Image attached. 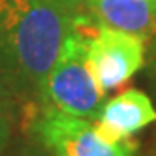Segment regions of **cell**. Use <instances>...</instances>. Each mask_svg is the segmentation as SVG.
I'll list each match as a JSON object with an SVG mask.
<instances>
[{
	"label": "cell",
	"mask_w": 156,
	"mask_h": 156,
	"mask_svg": "<svg viewBox=\"0 0 156 156\" xmlns=\"http://www.w3.org/2000/svg\"><path fill=\"white\" fill-rule=\"evenodd\" d=\"M73 15L51 0H0V75L19 100L38 98Z\"/></svg>",
	"instance_id": "obj_1"
},
{
	"label": "cell",
	"mask_w": 156,
	"mask_h": 156,
	"mask_svg": "<svg viewBox=\"0 0 156 156\" xmlns=\"http://www.w3.org/2000/svg\"><path fill=\"white\" fill-rule=\"evenodd\" d=\"M90 36L72 28L66 36L64 45L55 60L53 68L43 79L38 100L43 109L60 113L94 119L104 104V92L94 81L87 64V41Z\"/></svg>",
	"instance_id": "obj_2"
},
{
	"label": "cell",
	"mask_w": 156,
	"mask_h": 156,
	"mask_svg": "<svg viewBox=\"0 0 156 156\" xmlns=\"http://www.w3.org/2000/svg\"><path fill=\"white\" fill-rule=\"evenodd\" d=\"M40 145L49 156H136L132 139L111 143L96 132L90 119L43 109L32 122Z\"/></svg>",
	"instance_id": "obj_3"
},
{
	"label": "cell",
	"mask_w": 156,
	"mask_h": 156,
	"mask_svg": "<svg viewBox=\"0 0 156 156\" xmlns=\"http://www.w3.org/2000/svg\"><path fill=\"white\" fill-rule=\"evenodd\" d=\"M145 40L100 23L87 41V64L102 92L130 81L145 64Z\"/></svg>",
	"instance_id": "obj_4"
},
{
	"label": "cell",
	"mask_w": 156,
	"mask_h": 156,
	"mask_svg": "<svg viewBox=\"0 0 156 156\" xmlns=\"http://www.w3.org/2000/svg\"><path fill=\"white\" fill-rule=\"evenodd\" d=\"M154 122L156 107L151 96L139 88H126L102 104L92 124L104 139L120 143Z\"/></svg>",
	"instance_id": "obj_5"
},
{
	"label": "cell",
	"mask_w": 156,
	"mask_h": 156,
	"mask_svg": "<svg viewBox=\"0 0 156 156\" xmlns=\"http://www.w3.org/2000/svg\"><path fill=\"white\" fill-rule=\"evenodd\" d=\"M102 25L130 32L145 41L156 34V0H85Z\"/></svg>",
	"instance_id": "obj_6"
},
{
	"label": "cell",
	"mask_w": 156,
	"mask_h": 156,
	"mask_svg": "<svg viewBox=\"0 0 156 156\" xmlns=\"http://www.w3.org/2000/svg\"><path fill=\"white\" fill-rule=\"evenodd\" d=\"M12 132H13L12 113L9 111H0V156L8 149L9 139H12Z\"/></svg>",
	"instance_id": "obj_7"
},
{
	"label": "cell",
	"mask_w": 156,
	"mask_h": 156,
	"mask_svg": "<svg viewBox=\"0 0 156 156\" xmlns=\"http://www.w3.org/2000/svg\"><path fill=\"white\" fill-rule=\"evenodd\" d=\"M19 96L13 92V88L8 85V81L0 75V111H9L12 113Z\"/></svg>",
	"instance_id": "obj_8"
},
{
	"label": "cell",
	"mask_w": 156,
	"mask_h": 156,
	"mask_svg": "<svg viewBox=\"0 0 156 156\" xmlns=\"http://www.w3.org/2000/svg\"><path fill=\"white\" fill-rule=\"evenodd\" d=\"M147 70H149V77L156 87V34L152 36V45L149 51V62H147Z\"/></svg>",
	"instance_id": "obj_9"
},
{
	"label": "cell",
	"mask_w": 156,
	"mask_h": 156,
	"mask_svg": "<svg viewBox=\"0 0 156 156\" xmlns=\"http://www.w3.org/2000/svg\"><path fill=\"white\" fill-rule=\"evenodd\" d=\"M15 156H49V154H47V151H45V149L40 151V149H34V147H28V149L19 151Z\"/></svg>",
	"instance_id": "obj_10"
},
{
	"label": "cell",
	"mask_w": 156,
	"mask_h": 156,
	"mask_svg": "<svg viewBox=\"0 0 156 156\" xmlns=\"http://www.w3.org/2000/svg\"><path fill=\"white\" fill-rule=\"evenodd\" d=\"M51 2L58 4V6H62V8H68V9H75L77 6L85 4V0H51Z\"/></svg>",
	"instance_id": "obj_11"
}]
</instances>
